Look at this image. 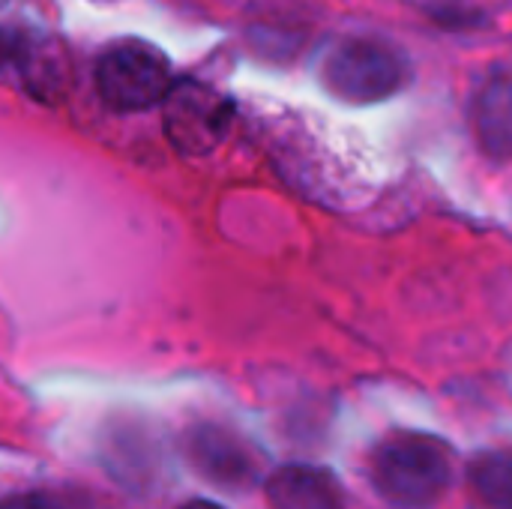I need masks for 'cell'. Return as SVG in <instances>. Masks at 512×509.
Returning a JSON list of instances; mask_svg holds the SVG:
<instances>
[{"instance_id":"obj_1","label":"cell","mask_w":512,"mask_h":509,"mask_svg":"<svg viewBox=\"0 0 512 509\" xmlns=\"http://www.w3.org/2000/svg\"><path fill=\"white\" fill-rule=\"evenodd\" d=\"M369 477L390 507H432L447 495L453 480L450 447L423 432H393L372 450Z\"/></svg>"},{"instance_id":"obj_2","label":"cell","mask_w":512,"mask_h":509,"mask_svg":"<svg viewBox=\"0 0 512 509\" xmlns=\"http://www.w3.org/2000/svg\"><path fill=\"white\" fill-rule=\"evenodd\" d=\"M324 90L351 105H372L396 96L408 78L411 66L399 48L375 36H342L336 39L318 66Z\"/></svg>"},{"instance_id":"obj_3","label":"cell","mask_w":512,"mask_h":509,"mask_svg":"<svg viewBox=\"0 0 512 509\" xmlns=\"http://www.w3.org/2000/svg\"><path fill=\"white\" fill-rule=\"evenodd\" d=\"M174 84L168 57L150 42L123 39L108 45L96 60L99 99L117 114H138L162 105Z\"/></svg>"},{"instance_id":"obj_4","label":"cell","mask_w":512,"mask_h":509,"mask_svg":"<svg viewBox=\"0 0 512 509\" xmlns=\"http://www.w3.org/2000/svg\"><path fill=\"white\" fill-rule=\"evenodd\" d=\"M183 453L198 477L231 492L252 489L264 471L255 444L222 423H195L183 438Z\"/></svg>"},{"instance_id":"obj_5","label":"cell","mask_w":512,"mask_h":509,"mask_svg":"<svg viewBox=\"0 0 512 509\" xmlns=\"http://www.w3.org/2000/svg\"><path fill=\"white\" fill-rule=\"evenodd\" d=\"M165 105V135L174 150L201 156L210 153L231 120V105L210 87L198 81H177Z\"/></svg>"},{"instance_id":"obj_6","label":"cell","mask_w":512,"mask_h":509,"mask_svg":"<svg viewBox=\"0 0 512 509\" xmlns=\"http://www.w3.org/2000/svg\"><path fill=\"white\" fill-rule=\"evenodd\" d=\"M270 509H345V489L327 468L285 465L264 483Z\"/></svg>"},{"instance_id":"obj_7","label":"cell","mask_w":512,"mask_h":509,"mask_svg":"<svg viewBox=\"0 0 512 509\" xmlns=\"http://www.w3.org/2000/svg\"><path fill=\"white\" fill-rule=\"evenodd\" d=\"M471 126L489 159H512V75H489L471 102Z\"/></svg>"},{"instance_id":"obj_8","label":"cell","mask_w":512,"mask_h":509,"mask_svg":"<svg viewBox=\"0 0 512 509\" xmlns=\"http://www.w3.org/2000/svg\"><path fill=\"white\" fill-rule=\"evenodd\" d=\"M468 486L486 509H512V453L486 450L468 465Z\"/></svg>"},{"instance_id":"obj_9","label":"cell","mask_w":512,"mask_h":509,"mask_svg":"<svg viewBox=\"0 0 512 509\" xmlns=\"http://www.w3.org/2000/svg\"><path fill=\"white\" fill-rule=\"evenodd\" d=\"M111 459H108V468L114 477L120 480H135L141 483L144 477L153 474V459H150V444L141 438V435H114L111 441Z\"/></svg>"},{"instance_id":"obj_10","label":"cell","mask_w":512,"mask_h":509,"mask_svg":"<svg viewBox=\"0 0 512 509\" xmlns=\"http://www.w3.org/2000/svg\"><path fill=\"white\" fill-rule=\"evenodd\" d=\"M0 509H72L66 498L54 492H21L0 501Z\"/></svg>"},{"instance_id":"obj_11","label":"cell","mask_w":512,"mask_h":509,"mask_svg":"<svg viewBox=\"0 0 512 509\" xmlns=\"http://www.w3.org/2000/svg\"><path fill=\"white\" fill-rule=\"evenodd\" d=\"M18 45H21V33H15V30H9V27L0 24V69H6V66L15 63Z\"/></svg>"},{"instance_id":"obj_12","label":"cell","mask_w":512,"mask_h":509,"mask_svg":"<svg viewBox=\"0 0 512 509\" xmlns=\"http://www.w3.org/2000/svg\"><path fill=\"white\" fill-rule=\"evenodd\" d=\"M177 509H225L219 507V504H213V501H189V504H183V507Z\"/></svg>"}]
</instances>
